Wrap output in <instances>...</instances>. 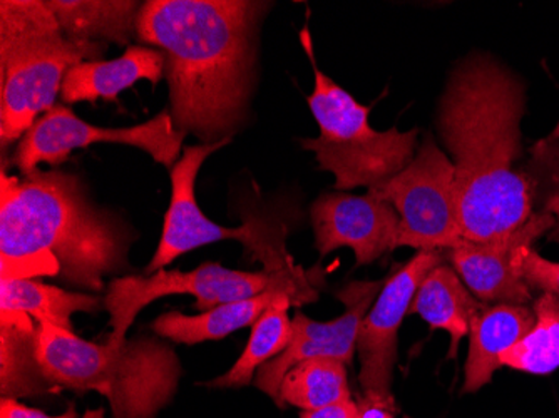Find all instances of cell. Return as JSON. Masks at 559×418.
<instances>
[{
	"mask_svg": "<svg viewBox=\"0 0 559 418\" xmlns=\"http://www.w3.org/2000/svg\"><path fill=\"white\" fill-rule=\"evenodd\" d=\"M442 265V251H417L385 279L379 297L364 317L357 336L359 382L364 394L392 398V375L397 361V335L423 279Z\"/></svg>",
	"mask_w": 559,
	"mask_h": 418,
	"instance_id": "cell-11",
	"label": "cell"
},
{
	"mask_svg": "<svg viewBox=\"0 0 559 418\" xmlns=\"http://www.w3.org/2000/svg\"><path fill=\"white\" fill-rule=\"evenodd\" d=\"M347 398H352L347 365L334 358H310L295 365L282 380L278 407L319 410Z\"/></svg>",
	"mask_w": 559,
	"mask_h": 418,
	"instance_id": "cell-23",
	"label": "cell"
},
{
	"mask_svg": "<svg viewBox=\"0 0 559 418\" xmlns=\"http://www.w3.org/2000/svg\"><path fill=\"white\" fill-rule=\"evenodd\" d=\"M297 307L290 295H282L278 300L270 304L269 310L260 317L259 322L251 330L250 339L241 357L235 361L225 375L212 380L209 386L213 389H240L250 385L255 380L257 372L266 361L273 360L284 354L290 345L294 335L288 311Z\"/></svg>",
	"mask_w": 559,
	"mask_h": 418,
	"instance_id": "cell-22",
	"label": "cell"
},
{
	"mask_svg": "<svg viewBox=\"0 0 559 418\" xmlns=\"http://www.w3.org/2000/svg\"><path fill=\"white\" fill-rule=\"evenodd\" d=\"M187 136L175 128L168 111L130 128H99L78 118L64 104H56L21 138L12 163L21 175H29L39 169L40 163L59 166L72 151L105 143L138 147L153 162L171 169L180 162Z\"/></svg>",
	"mask_w": 559,
	"mask_h": 418,
	"instance_id": "cell-10",
	"label": "cell"
},
{
	"mask_svg": "<svg viewBox=\"0 0 559 418\" xmlns=\"http://www.w3.org/2000/svg\"><path fill=\"white\" fill-rule=\"evenodd\" d=\"M0 418H78V411L71 405L59 417H50V415L44 414L43 410L21 404L15 398H2V402H0Z\"/></svg>",
	"mask_w": 559,
	"mask_h": 418,
	"instance_id": "cell-27",
	"label": "cell"
},
{
	"mask_svg": "<svg viewBox=\"0 0 559 418\" xmlns=\"http://www.w3.org/2000/svg\"><path fill=\"white\" fill-rule=\"evenodd\" d=\"M536 212L555 216L559 225V136H546L530 150L523 165Z\"/></svg>",
	"mask_w": 559,
	"mask_h": 418,
	"instance_id": "cell-25",
	"label": "cell"
},
{
	"mask_svg": "<svg viewBox=\"0 0 559 418\" xmlns=\"http://www.w3.org/2000/svg\"><path fill=\"white\" fill-rule=\"evenodd\" d=\"M37 358L56 390L105 395L115 418H156L175 398L181 363L175 350L150 336L119 347L97 345L55 325H37Z\"/></svg>",
	"mask_w": 559,
	"mask_h": 418,
	"instance_id": "cell-4",
	"label": "cell"
},
{
	"mask_svg": "<svg viewBox=\"0 0 559 418\" xmlns=\"http://www.w3.org/2000/svg\"><path fill=\"white\" fill-rule=\"evenodd\" d=\"M83 418H105V408H96V410H87Z\"/></svg>",
	"mask_w": 559,
	"mask_h": 418,
	"instance_id": "cell-30",
	"label": "cell"
},
{
	"mask_svg": "<svg viewBox=\"0 0 559 418\" xmlns=\"http://www.w3.org/2000/svg\"><path fill=\"white\" fill-rule=\"evenodd\" d=\"M367 193L397 212L399 248L451 251L463 243L454 165L430 134L407 168Z\"/></svg>",
	"mask_w": 559,
	"mask_h": 418,
	"instance_id": "cell-9",
	"label": "cell"
},
{
	"mask_svg": "<svg viewBox=\"0 0 559 418\" xmlns=\"http://www.w3.org/2000/svg\"><path fill=\"white\" fill-rule=\"evenodd\" d=\"M163 77L165 56L162 50L133 44L112 61H86L74 65L66 75L61 97L64 104L115 100L138 81H147L156 87Z\"/></svg>",
	"mask_w": 559,
	"mask_h": 418,
	"instance_id": "cell-16",
	"label": "cell"
},
{
	"mask_svg": "<svg viewBox=\"0 0 559 418\" xmlns=\"http://www.w3.org/2000/svg\"><path fill=\"white\" fill-rule=\"evenodd\" d=\"M2 279L59 275L83 290L130 268L138 235L118 213L94 203L78 176L61 169L0 175Z\"/></svg>",
	"mask_w": 559,
	"mask_h": 418,
	"instance_id": "cell-3",
	"label": "cell"
},
{
	"mask_svg": "<svg viewBox=\"0 0 559 418\" xmlns=\"http://www.w3.org/2000/svg\"><path fill=\"white\" fill-rule=\"evenodd\" d=\"M282 295L290 294L284 288H270L257 297L219 304L193 317L183 315L180 311H169L155 320L153 330L156 335L171 339L175 344L197 345L210 339H222L245 326L255 325L270 304Z\"/></svg>",
	"mask_w": 559,
	"mask_h": 418,
	"instance_id": "cell-19",
	"label": "cell"
},
{
	"mask_svg": "<svg viewBox=\"0 0 559 418\" xmlns=\"http://www.w3.org/2000/svg\"><path fill=\"white\" fill-rule=\"evenodd\" d=\"M357 408H359V418H395L392 398L364 394L362 397L357 398Z\"/></svg>",
	"mask_w": 559,
	"mask_h": 418,
	"instance_id": "cell-28",
	"label": "cell"
},
{
	"mask_svg": "<svg viewBox=\"0 0 559 418\" xmlns=\"http://www.w3.org/2000/svg\"><path fill=\"white\" fill-rule=\"evenodd\" d=\"M535 325V310L530 304H486L471 323L464 394H474L488 385L502 367V355L526 338Z\"/></svg>",
	"mask_w": 559,
	"mask_h": 418,
	"instance_id": "cell-15",
	"label": "cell"
},
{
	"mask_svg": "<svg viewBox=\"0 0 559 418\" xmlns=\"http://www.w3.org/2000/svg\"><path fill=\"white\" fill-rule=\"evenodd\" d=\"M555 226H558L555 216L536 212L508 240L486 244L463 241L460 247L449 251V260L471 294L483 303L531 304L535 301L533 291L518 275L514 258L520 248L533 247Z\"/></svg>",
	"mask_w": 559,
	"mask_h": 418,
	"instance_id": "cell-14",
	"label": "cell"
},
{
	"mask_svg": "<svg viewBox=\"0 0 559 418\" xmlns=\"http://www.w3.org/2000/svg\"><path fill=\"white\" fill-rule=\"evenodd\" d=\"M262 0H146L136 39L162 50L176 129L201 144L231 141L251 119Z\"/></svg>",
	"mask_w": 559,
	"mask_h": 418,
	"instance_id": "cell-1",
	"label": "cell"
},
{
	"mask_svg": "<svg viewBox=\"0 0 559 418\" xmlns=\"http://www.w3.org/2000/svg\"><path fill=\"white\" fill-rule=\"evenodd\" d=\"M270 288H284L297 304L312 303L319 298L305 272L295 275L284 273H250L223 268L218 263H205L193 272L153 273L128 275L111 279L105 295V310L109 313V333L105 344L119 347L124 344L126 333L133 325L140 311L153 301L173 295H193L200 313L213 310L230 301L257 297Z\"/></svg>",
	"mask_w": 559,
	"mask_h": 418,
	"instance_id": "cell-7",
	"label": "cell"
},
{
	"mask_svg": "<svg viewBox=\"0 0 559 418\" xmlns=\"http://www.w3.org/2000/svg\"><path fill=\"white\" fill-rule=\"evenodd\" d=\"M518 275L533 294L559 297V263L546 260L533 247H523L514 258Z\"/></svg>",
	"mask_w": 559,
	"mask_h": 418,
	"instance_id": "cell-26",
	"label": "cell"
},
{
	"mask_svg": "<svg viewBox=\"0 0 559 418\" xmlns=\"http://www.w3.org/2000/svg\"><path fill=\"white\" fill-rule=\"evenodd\" d=\"M230 143L231 141H219L215 144L187 146L180 162L169 169L171 200L165 216V228L158 250L144 270V275L159 272L181 254L225 240L240 241L253 260L262 261L265 272L284 275L304 272L294 265L285 251L284 238L266 219L253 216L243 226L228 228L216 225L201 212L194 193L198 172L213 153Z\"/></svg>",
	"mask_w": 559,
	"mask_h": 418,
	"instance_id": "cell-8",
	"label": "cell"
},
{
	"mask_svg": "<svg viewBox=\"0 0 559 418\" xmlns=\"http://www.w3.org/2000/svg\"><path fill=\"white\" fill-rule=\"evenodd\" d=\"M103 308L105 298L62 290L33 279H2L0 285V311L24 313L36 320L37 325L47 323L74 332L71 322L74 313H97Z\"/></svg>",
	"mask_w": 559,
	"mask_h": 418,
	"instance_id": "cell-21",
	"label": "cell"
},
{
	"mask_svg": "<svg viewBox=\"0 0 559 418\" xmlns=\"http://www.w3.org/2000/svg\"><path fill=\"white\" fill-rule=\"evenodd\" d=\"M384 283L385 279L348 283L337 294L338 300L345 304L344 315L332 322H316L297 311L292 319L294 335L287 350L262 365L253 383L278 405L282 380L300 361L334 358L347 367L352 365L364 317L372 308Z\"/></svg>",
	"mask_w": 559,
	"mask_h": 418,
	"instance_id": "cell-12",
	"label": "cell"
},
{
	"mask_svg": "<svg viewBox=\"0 0 559 418\" xmlns=\"http://www.w3.org/2000/svg\"><path fill=\"white\" fill-rule=\"evenodd\" d=\"M105 47L69 40L46 0L0 2V140L21 141L39 115L55 108L74 65L105 55Z\"/></svg>",
	"mask_w": 559,
	"mask_h": 418,
	"instance_id": "cell-5",
	"label": "cell"
},
{
	"mask_svg": "<svg viewBox=\"0 0 559 418\" xmlns=\"http://www.w3.org/2000/svg\"><path fill=\"white\" fill-rule=\"evenodd\" d=\"M0 394L2 398L56 394L37 358V326L24 313L0 311Z\"/></svg>",
	"mask_w": 559,
	"mask_h": 418,
	"instance_id": "cell-20",
	"label": "cell"
},
{
	"mask_svg": "<svg viewBox=\"0 0 559 418\" xmlns=\"http://www.w3.org/2000/svg\"><path fill=\"white\" fill-rule=\"evenodd\" d=\"M536 325L533 332L502 355V367L548 375L559 369V297L542 294L533 301Z\"/></svg>",
	"mask_w": 559,
	"mask_h": 418,
	"instance_id": "cell-24",
	"label": "cell"
},
{
	"mask_svg": "<svg viewBox=\"0 0 559 418\" xmlns=\"http://www.w3.org/2000/svg\"><path fill=\"white\" fill-rule=\"evenodd\" d=\"M488 303L477 300L451 266H436L417 288L411 313L419 315L435 330L451 336L449 358H455L461 339L469 335L471 323Z\"/></svg>",
	"mask_w": 559,
	"mask_h": 418,
	"instance_id": "cell-18",
	"label": "cell"
},
{
	"mask_svg": "<svg viewBox=\"0 0 559 418\" xmlns=\"http://www.w3.org/2000/svg\"><path fill=\"white\" fill-rule=\"evenodd\" d=\"M300 418H359V408H357V402L347 398L319 410H304Z\"/></svg>",
	"mask_w": 559,
	"mask_h": 418,
	"instance_id": "cell-29",
	"label": "cell"
},
{
	"mask_svg": "<svg viewBox=\"0 0 559 418\" xmlns=\"http://www.w3.org/2000/svg\"><path fill=\"white\" fill-rule=\"evenodd\" d=\"M551 136H559V121L558 124H556V128L552 129Z\"/></svg>",
	"mask_w": 559,
	"mask_h": 418,
	"instance_id": "cell-31",
	"label": "cell"
},
{
	"mask_svg": "<svg viewBox=\"0 0 559 418\" xmlns=\"http://www.w3.org/2000/svg\"><path fill=\"white\" fill-rule=\"evenodd\" d=\"M46 4L69 40L105 49L109 44L133 46L143 8L136 0H46Z\"/></svg>",
	"mask_w": 559,
	"mask_h": 418,
	"instance_id": "cell-17",
	"label": "cell"
},
{
	"mask_svg": "<svg viewBox=\"0 0 559 418\" xmlns=\"http://www.w3.org/2000/svg\"><path fill=\"white\" fill-rule=\"evenodd\" d=\"M526 84L491 55L455 65L439 100L438 133L452 156L463 240L499 243L533 216L523 166Z\"/></svg>",
	"mask_w": 559,
	"mask_h": 418,
	"instance_id": "cell-2",
	"label": "cell"
},
{
	"mask_svg": "<svg viewBox=\"0 0 559 418\" xmlns=\"http://www.w3.org/2000/svg\"><path fill=\"white\" fill-rule=\"evenodd\" d=\"M310 218L322 258L338 248H350L355 265L366 266L399 248L397 212L372 193H323L313 201Z\"/></svg>",
	"mask_w": 559,
	"mask_h": 418,
	"instance_id": "cell-13",
	"label": "cell"
},
{
	"mask_svg": "<svg viewBox=\"0 0 559 418\" xmlns=\"http://www.w3.org/2000/svg\"><path fill=\"white\" fill-rule=\"evenodd\" d=\"M305 33L307 31H301V44L316 77V87L307 103L320 134L300 140L301 147L316 154L319 169L335 176V191L347 193L355 188L369 191L391 181L416 156L419 129L405 133L397 128L373 129L369 122V106L357 103L317 65L312 44Z\"/></svg>",
	"mask_w": 559,
	"mask_h": 418,
	"instance_id": "cell-6",
	"label": "cell"
}]
</instances>
